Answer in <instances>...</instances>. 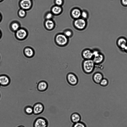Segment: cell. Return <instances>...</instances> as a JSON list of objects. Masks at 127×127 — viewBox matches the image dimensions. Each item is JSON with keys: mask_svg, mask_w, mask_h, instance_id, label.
I'll use <instances>...</instances> for the list:
<instances>
[{"mask_svg": "<svg viewBox=\"0 0 127 127\" xmlns=\"http://www.w3.org/2000/svg\"><path fill=\"white\" fill-rule=\"evenodd\" d=\"M95 67V64L92 59L84 60L82 62V69L86 74H91L94 71Z\"/></svg>", "mask_w": 127, "mask_h": 127, "instance_id": "6da1fadb", "label": "cell"}, {"mask_svg": "<svg viewBox=\"0 0 127 127\" xmlns=\"http://www.w3.org/2000/svg\"><path fill=\"white\" fill-rule=\"evenodd\" d=\"M93 57L92 59L95 65L101 64L104 61L105 57L104 55L99 50H93Z\"/></svg>", "mask_w": 127, "mask_h": 127, "instance_id": "7a4b0ae2", "label": "cell"}, {"mask_svg": "<svg viewBox=\"0 0 127 127\" xmlns=\"http://www.w3.org/2000/svg\"><path fill=\"white\" fill-rule=\"evenodd\" d=\"M55 41L58 45L60 46H64L68 43V39L64 33H59L56 35Z\"/></svg>", "mask_w": 127, "mask_h": 127, "instance_id": "3957f363", "label": "cell"}, {"mask_svg": "<svg viewBox=\"0 0 127 127\" xmlns=\"http://www.w3.org/2000/svg\"><path fill=\"white\" fill-rule=\"evenodd\" d=\"M66 79L68 83L72 86L76 85L78 82L77 76L75 73L72 72H69L67 74Z\"/></svg>", "mask_w": 127, "mask_h": 127, "instance_id": "277c9868", "label": "cell"}, {"mask_svg": "<svg viewBox=\"0 0 127 127\" xmlns=\"http://www.w3.org/2000/svg\"><path fill=\"white\" fill-rule=\"evenodd\" d=\"M48 125L47 120L44 118L40 117L35 119L33 125V127H47Z\"/></svg>", "mask_w": 127, "mask_h": 127, "instance_id": "5b68a950", "label": "cell"}, {"mask_svg": "<svg viewBox=\"0 0 127 127\" xmlns=\"http://www.w3.org/2000/svg\"><path fill=\"white\" fill-rule=\"evenodd\" d=\"M87 24L86 20L80 18L75 19L73 22V25L75 28L79 30L84 29Z\"/></svg>", "mask_w": 127, "mask_h": 127, "instance_id": "8992f818", "label": "cell"}, {"mask_svg": "<svg viewBox=\"0 0 127 127\" xmlns=\"http://www.w3.org/2000/svg\"><path fill=\"white\" fill-rule=\"evenodd\" d=\"M116 45L118 47L123 51H125L127 44V39L125 37L120 36L116 41Z\"/></svg>", "mask_w": 127, "mask_h": 127, "instance_id": "52a82bcc", "label": "cell"}, {"mask_svg": "<svg viewBox=\"0 0 127 127\" xmlns=\"http://www.w3.org/2000/svg\"><path fill=\"white\" fill-rule=\"evenodd\" d=\"M33 114L36 115L40 114L43 112L44 110L43 104L40 102L35 103L32 107Z\"/></svg>", "mask_w": 127, "mask_h": 127, "instance_id": "ba28073f", "label": "cell"}, {"mask_svg": "<svg viewBox=\"0 0 127 127\" xmlns=\"http://www.w3.org/2000/svg\"><path fill=\"white\" fill-rule=\"evenodd\" d=\"M81 56L84 60L92 59L93 55V50L89 49H86L82 51Z\"/></svg>", "mask_w": 127, "mask_h": 127, "instance_id": "9c48e42d", "label": "cell"}, {"mask_svg": "<svg viewBox=\"0 0 127 127\" xmlns=\"http://www.w3.org/2000/svg\"><path fill=\"white\" fill-rule=\"evenodd\" d=\"M70 120L71 122L75 123L81 121L82 117L81 115L77 112L72 113L70 116Z\"/></svg>", "mask_w": 127, "mask_h": 127, "instance_id": "30bf717a", "label": "cell"}, {"mask_svg": "<svg viewBox=\"0 0 127 127\" xmlns=\"http://www.w3.org/2000/svg\"><path fill=\"white\" fill-rule=\"evenodd\" d=\"M103 78L102 73L99 72L95 73L92 76V79L94 82L97 84H99L100 82Z\"/></svg>", "mask_w": 127, "mask_h": 127, "instance_id": "8fae6325", "label": "cell"}, {"mask_svg": "<svg viewBox=\"0 0 127 127\" xmlns=\"http://www.w3.org/2000/svg\"><path fill=\"white\" fill-rule=\"evenodd\" d=\"M10 79L8 76L2 74L0 75V84L1 86H5L10 84Z\"/></svg>", "mask_w": 127, "mask_h": 127, "instance_id": "7c38bea8", "label": "cell"}, {"mask_svg": "<svg viewBox=\"0 0 127 127\" xmlns=\"http://www.w3.org/2000/svg\"><path fill=\"white\" fill-rule=\"evenodd\" d=\"M81 12L79 9L74 8L71 10V15L73 18L76 19L80 18Z\"/></svg>", "mask_w": 127, "mask_h": 127, "instance_id": "4fadbf2b", "label": "cell"}, {"mask_svg": "<svg viewBox=\"0 0 127 127\" xmlns=\"http://www.w3.org/2000/svg\"><path fill=\"white\" fill-rule=\"evenodd\" d=\"M48 84L47 82L44 81L40 82L37 86L38 90L42 92L46 91L48 88Z\"/></svg>", "mask_w": 127, "mask_h": 127, "instance_id": "5bb4252c", "label": "cell"}, {"mask_svg": "<svg viewBox=\"0 0 127 127\" xmlns=\"http://www.w3.org/2000/svg\"><path fill=\"white\" fill-rule=\"evenodd\" d=\"M20 5L24 9H28L31 6L32 3L30 0H22L20 2Z\"/></svg>", "mask_w": 127, "mask_h": 127, "instance_id": "9a60e30c", "label": "cell"}, {"mask_svg": "<svg viewBox=\"0 0 127 127\" xmlns=\"http://www.w3.org/2000/svg\"><path fill=\"white\" fill-rule=\"evenodd\" d=\"M27 35V32L26 31L23 29L18 30L16 33V36L19 39L24 38Z\"/></svg>", "mask_w": 127, "mask_h": 127, "instance_id": "2e32d148", "label": "cell"}, {"mask_svg": "<svg viewBox=\"0 0 127 127\" xmlns=\"http://www.w3.org/2000/svg\"><path fill=\"white\" fill-rule=\"evenodd\" d=\"M24 53L25 56L28 58L32 57L34 54L33 50L30 47H27L24 50Z\"/></svg>", "mask_w": 127, "mask_h": 127, "instance_id": "e0dca14e", "label": "cell"}, {"mask_svg": "<svg viewBox=\"0 0 127 127\" xmlns=\"http://www.w3.org/2000/svg\"><path fill=\"white\" fill-rule=\"evenodd\" d=\"M51 11L53 15H58L62 12V8L61 6L55 5L52 7Z\"/></svg>", "mask_w": 127, "mask_h": 127, "instance_id": "ac0fdd59", "label": "cell"}, {"mask_svg": "<svg viewBox=\"0 0 127 127\" xmlns=\"http://www.w3.org/2000/svg\"><path fill=\"white\" fill-rule=\"evenodd\" d=\"M46 28L49 30H52L54 29L55 26L54 22L51 19L47 20L45 23Z\"/></svg>", "mask_w": 127, "mask_h": 127, "instance_id": "d6986e66", "label": "cell"}, {"mask_svg": "<svg viewBox=\"0 0 127 127\" xmlns=\"http://www.w3.org/2000/svg\"><path fill=\"white\" fill-rule=\"evenodd\" d=\"M24 111L27 115H30L32 114L33 113L32 107L30 106L25 107L24 109Z\"/></svg>", "mask_w": 127, "mask_h": 127, "instance_id": "ffe728a7", "label": "cell"}, {"mask_svg": "<svg viewBox=\"0 0 127 127\" xmlns=\"http://www.w3.org/2000/svg\"><path fill=\"white\" fill-rule=\"evenodd\" d=\"M71 127H87V126L85 123L81 121L75 123L73 124Z\"/></svg>", "mask_w": 127, "mask_h": 127, "instance_id": "44dd1931", "label": "cell"}, {"mask_svg": "<svg viewBox=\"0 0 127 127\" xmlns=\"http://www.w3.org/2000/svg\"><path fill=\"white\" fill-rule=\"evenodd\" d=\"M108 84V80L106 78H103L100 82L99 84L101 86L105 87L107 86Z\"/></svg>", "mask_w": 127, "mask_h": 127, "instance_id": "7402d4cb", "label": "cell"}, {"mask_svg": "<svg viewBox=\"0 0 127 127\" xmlns=\"http://www.w3.org/2000/svg\"><path fill=\"white\" fill-rule=\"evenodd\" d=\"M64 34L68 38L71 37L72 36L73 33L71 30H67L64 31Z\"/></svg>", "mask_w": 127, "mask_h": 127, "instance_id": "603a6c76", "label": "cell"}, {"mask_svg": "<svg viewBox=\"0 0 127 127\" xmlns=\"http://www.w3.org/2000/svg\"><path fill=\"white\" fill-rule=\"evenodd\" d=\"M88 14L86 11L83 10L82 11L81 17L82 18L86 20L88 18Z\"/></svg>", "mask_w": 127, "mask_h": 127, "instance_id": "cb8c5ba5", "label": "cell"}, {"mask_svg": "<svg viewBox=\"0 0 127 127\" xmlns=\"http://www.w3.org/2000/svg\"><path fill=\"white\" fill-rule=\"evenodd\" d=\"M19 27V24L17 23H14L11 25V28L14 31H17Z\"/></svg>", "mask_w": 127, "mask_h": 127, "instance_id": "d4e9b609", "label": "cell"}, {"mask_svg": "<svg viewBox=\"0 0 127 127\" xmlns=\"http://www.w3.org/2000/svg\"><path fill=\"white\" fill-rule=\"evenodd\" d=\"M26 12L24 9H21L19 11V14L20 16L23 17L26 15Z\"/></svg>", "mask_w": 127, "mask_h": 127, "instance_id": "484cf974", "label": "cell"}, {"mask_svg": "<svg viewBox=\"0 0 127 127\" xmlns=\"http://www.w3.org/2000/svg\"><path fill=\"white\" fill-rule=\"evenodd\" d=\"M55 2L56 5L61 6L64 3L63 0H55Z\"/></svg>", "mask_w": 127, "mask_h": 127, "instance_id": "4316f807", "label": "cell"}, {"mask_svg": "<svg viewBox=\"0 0 127 127\" xmlns=\"http://www.w3.org/2000/svg\"><path fill=\"white\" fill-rule=\"evenodd\" d=\"M53 15L52 12L48 13L46 16V18L47 20L51 19L53 17Z\"/></svg>", "mask_w": 127, "mask_h": 127, "instance_id": "83f0119b", "label": "cell"}, {"mask_svg": "<svg viewBox=\"0 0 127 127\" xmlns=\"http://www.w3.org/2000/svg\"><path fill=\"white\" fill-rule=\"evenodd\" d=\"M120 2L121 5L124 7H127V0H121Z\"/></svg>", "mask_w": 127, "mask_h": 127, "instance_id": "f1b7e54d", "label": "cell"}, {"mask_svg": "<svg viewBox=\"0 0 127 127\" xmlns=\"http://www.w3.org/2000/svg\"><path fill=\"white\" fill-rule=\"evenodd\" d=\"M124 52L127 53V44L125 48Z\"/></svg>", "mask_w": 127, "mask_h": 127, "instance_id": "f546056e", "label": "cell"}, {"mask_svg": "<svg viewBox=\"0 0 127 127\" xmlns=\"http://www.w3.org/2000/svg\"><path fill=\"white\" fill-rule=\"evenodd\" d=\"M25 127L24 126H19L18 127Z\"/></svg>", "mask_w": 127, "mask_h": 127, "instance_id": "4dcf8cb0", "label": "cell"}, {"mask_svg": "<svg viewBox=\"0 0 127 127\" xmlns=\"http://www.w3.org/2000/svg\"><path fill=\"white\" fill-rule=\"evenodd\" d=\"M1 16H0V20L1 19Z\"/></svg>", "mask_w": 127, "mask_h": 127, "instance_id": "1f68e13d", "label": "cell"}, {"mask_svg": "<svg viewBox=\"0 0 127 127\" xmlns=\"http://www.w3.org/2000/svg\"><path fill=\"white\" fill-rule=\"evenodd\" d=\"M0 36H1V33H0Z\"/></svg>", "mask_w": 127, "mask_h": 127, "instance_id": "d6a6232c", "label": "cell"}, {"mask_svg": "<svg viewBox=\"0 0 127 127\" xmlns=\"http://www.w3.org/2000/svg\"><path fill=\"white\" fill-rule=\"evenodd\" d=\"M0 86H1V85H0Z\"/></svg>", "mask_w": 127, "mask_h": 127, "instance_id": "836d02e7", "label": "cell"}, {"mask_svg": "<svg viewBox=\"0 0 127 127\" xmlns=\"http://www.w3.org/2000/svg\"><path fill=\"white\" fill-rule=\"evenodd\" d=\"M1 0H0V1H1Z\"/></svg>", "mask_w": 127, "mask_h": 127, "instance_id": "e575fe53", "label": "cell"}, {"mask_svg": "<svg viewBox=\"0 0 127 127\" xmlns=\"http://www.w3.org/2000/svg\"></svg>", "mask_w": 127, "mask_h": 127, "instance_id": "d590c367", "label": "cell"}]
</instances>
